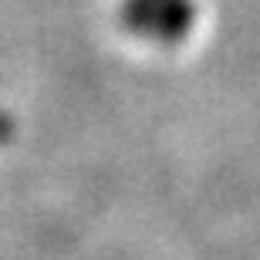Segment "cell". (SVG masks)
<instances>
[{"label": "cell", "instance_id": "6da1fadb", "mask_svg": "<svg viewBox=\"0 0 260 260\" xmlns=\"http://www.w3.org/2000/svg\"><path fill=\"white\" fill-rule=\"evenodd\" d=\"M10 135H14V125H10V118H7V115H0V145L10 142Z\"/></svg>", "mask_w": 260, "mask_h": 260}]
</instances>
